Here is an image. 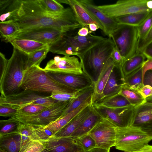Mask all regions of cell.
<instances>
[{
    "label": "cell",
    "mask_w": 152,
    "mask_h": 152,
    "mask_svg": "<svg viewBox=\"0 0 152 152\" xmlns=\"http://www.w3.org/2000/svg\"><path fill=\"white\" fill-rule=\"evenodd\" d=\"M7 11L11 14L7 20H13L20 31L51 28L67 32L82 27L70 7L58 13H51L44 9L37 0H12L5 12Z\"/></svg>",
    "instance_id": "1"
},
{
    "label": "cell",
    "mask_w": 152,
    "mask_h": 152,
    "mask_svg": "<svg viewBox=\"0 0 152 152\" xmlns=\"http://www.w3.org/2000/svg\"><path fill=\"white\" fill-rule=\"evenodd\" d=\"M28 54L14 48L6 67L1 71V96L5 97L17 94L28 68Z\"/></svg>",
    "instance_id": "2"
},
{
    "label": "cell",
    "mask_w": 152,
    "mask_h": 152,
    "mask_svg": "<svg viewBox=\"0 0 152 152\" xmlns=\"http://www.w3.org/2000/svg\"><path fill=\"white\" fill-rule=\"evenodd\" d=\"M21 87L23 90H30L50 95L79 91L59 82L49 75L44 69L37 66L27 69Z\"/></svg>",
    "instance_id": "3"
},
{
    "label": "cell",
    "mask_w": 152,
    "mask_h": 152,
    "mask_svg": "<svg viewBox=\"0 0 152 152\" xmlns=\"http://www.w3.org/2000/svg\"><path fill=\"white\" fill-rule=\"evenodd\" d=\"M73 31L65 33L58 40L50 45V51L65 56H75L80 59L88 50L105 38L89 33L86 37L78 35Z\"/></svg>",
    "instance_id": "4"
},
{
    "label": "cell",
    "mask_w": 152,
    "mask_h": 152,
    "mask_svg": "<svg viewBox=\"0 0 152 152\" xmlns=\"http://www.w3.org/2000/svg\"><path fill=\"white\" fill-rule=\"evenodd\" d=\"M115 46L111 37L105 38L86 51L80 59L83 72L92 80L94 76L96 80Z\"/></svg>",
    "instance_id": "5"
},
{
    "label": "cell",
    "mask_w": 152,
    "mask_h": 152,
    "mask_svg": "<svg viewBox=\"0 0 152 152\" xmlns=\"http://www.w3.org/2000/svg\"><path fill=\"white\" fill-rule=\"evenodd\" d=\"M152 140L140 128L132 126L117 127L115 147L124 152H134L141 149Z\"/></svg>",
    "instance_id": "6"
},
{
    "label": "cell",
    "mask_w": 152,
    "mask_h": 152,
    "mask_svg": "<svg viewBox=\"0 0 152 152\" xmlns=\"http://www.w3.org/2000/svg\"><path fill=\"white\" fill-rule=\"evenodd\" d=\"M110 37L124 61L137 53L139 40L137 27L118 24Z\"/></svg>",
    "instance_id": "7"
},
{
    "label": "cell",
    "mask_w": 152,
    "mask_h": 152,
    "mask_svg": "<svg viewBox=\"0 0 152 152\" xmlns=\"http://www.w3.org/2000/svg\"><path fill=\"white\" fill-rule=\"evenodd\" d=\"M50 95L30 90H23L5 97L0 96V104L17 110L28 105L36 104L48 107L58 102Z\"/></svg>",
    "instance_id": "8"
},
{
    "label": "cell",
    "mask_w": 152,
    "mask_h": 152,
    "mask_svg": "<svg viewBox=\"0 0 152 152\" xmlns=\"http://www.w3.org/2000/svg\"><path fill=\"white\" fill-rule=\"evenodd\" d=\"M108 17L115 18L129 14L152 11V0H121L115 3L97 6Z\"/></svg>",
    "instance_id": "9"
},
{
    "label": "cell",
    "mask_w": 152,
    "mask_h": 152,
    "mask_svg": "<svg viewBox=\"0 0 152 152\" xmlns=\"http://www.w3.org/2000/svg\"><path fill=\"white\" fill-rule=\"evenodd\" d=\"M71 101H58L37 114L30 115H15L13 117L20 122L26 124L45 126L60 118Z\"/></svg>",
    "instance_id": "10"
},
{
    "label": "cell",
    "mask_w": 152,
    "mask_h": 152,
    "mask_svg": "<svg viewBox=\"0 0 152 152\" xmlns=\"http://www.w3.org/2000/svg\"><path fill=\"white\" fill-rule=\"evenodd\" d=\"M116 126L108 119L102 118L88 133L96 143V148L110 149L115 146Z\"/></svg>",
    "instance_id": "11"
},
{
    "label": "cell",
    "mask_w": 152,
    "mask_h": 152,
    "mask_svg": "<svg viewBox=\"0 0 152 152\" xmlns=\"http://www.w3.org/2000/svg\"><path fill=\"white\" fill-rule=\"evenodd\" d=\"M66 33L54 28H34L20 31L4 41L10 39H25L50 45L57 41Z\"/></svg>",
    "instance_id": "12"
},
{
    "label": "cell",
    "mask_w": 152,
    "mask_h": 152,
    "mask_svg": "<svg viewBox=\"0 0 152 152\" xmlns=\"http://www.w3.org/2000/svg\"><path fill=\"white\" fill-rule=\"evenodd\" d=\"M47 71L76 74L84 73L81 64L75 56H55L49 61L44 68Z\"/></svg>",
    "instance_id": "13"
},
{
    "label": "cell",
    "mask_w": 152,
    "mask_h": 152,
    "mask_svg": "<svg viewBox=\"0 0 152 152\" xmlns=\"http://www.w3.org/2000/svg\"><path fill=\"white\" fill-rule=\"evenodd\" d=\"M78 1L96 21L99 28L105 35L110 37L118 26L115 19L106 15L93 4L92 1Z\"/></svg>",
    "instance_id": "14"
},
{
    "label": "cell",
    "mask_w": 152,
    "mask_h": 152,
    "mask_svg": "<svg viewBox=\"0 0 152 152\" xmlns=\"http://www.w3.org/2000/svg\"><path fill=\"white\" fill-rule=\"evenodd\" d=\"M94 107L102 117L108 119L117 127H125L131 126L135 107L130 105L115 110Z\"/></svg>",
    "instance_id": "15"
},
{
    "label": "cell",
    "mask_w": 152,
    "mask_h": 152,
    "mask_svg": "<svg viewBox=\"0 0 152 152\" xmlns=\"http://www.w3.org/2000/svg\"><path fill=\"white\" fill-rule=\"evenodd\" d=\"M47 72L58 81L77 90L85 89L93 84L92 79L84 72L76 74Z\"/></svg>",
    "instance_id": "16"
},
{
    "label": "cell",
    "mask_w": 152,
    "mask_h": 152,
    "mask_svg": "<svg viewBox=\"0 0 152 152\" xmlns=\"http://www.w3.org/2000/svg\"><path fill=\"white\" fill-rule=\"evenodd\" d=\"M49 152H84L75 139L70 137H57L52 135L41 142Z\"/></svg>",
    "instance_id": "17"
},
{
    "label": "cell",
    "mask_w": 152,
    "mask_h": 152,
    "mask_svg": "<svg viewBox=\"0 0 152 152\" xmlns=\"http://www.w3.org/2000/svg\"><path fill=\"white\" fill-rule=\"evenodd\" d=\"M115 68L114 61L110 57L105 63L96 80L93 82V104L99 99L110 75Z\"/></svg>",
    "instance_id": "18"
},
{
    "label": "cell",
    "mask_w": 152,
    "mask_h": 152,
    "mask_svg": "<svg viewBox=\"0 0 152 152\" xmlns=\"http://www.w3.org/2000/svg\"><path fill=\"white\" fill-rule=\"evenodd\" d=\"M92 95L80 106L64 116L45 126L54 135L66 125L77 115L87 107L93 104Z\"/></svg>",
    "instance_id": "19"
},
{
    "label": "cell",
    "mask_w": 152,
    "mask_h": 152,
    "mask_svg": "<svg viewBox=\"0 0 152 152\" xmlns=\"http://www.w3.org/2000/svg\"><path fill=\"white\" fill-rule=\"evenodd\" d=\"M93 108V104L86 107L66 125L53 135L57 137H69L90 114Z\"/></svg>",
    "instance_id": "20"
},
{
    "label": "cell",
    "mask_w": 152,
    "mask_h": 152,
    "mask_svg": "<svg viewBox=\"0 0 152 152\" xmlns=\"http://www.w3.org/2000/svg\"><path fill=\"white\" fill-rule=\"evenodd\" d=\"M57 1L60 3H64L70 6L74 13L76 20L82 27H86L89 29L88 25L91 23H95L98 25L96 21L89 15L78 0Z\"/></svg>",
    "instance_id": "21"
},
{
    "label": "cell",
    "mask_w": 152,
    "mask_h": 152,
    "mask_svg": "<svg viewBox=\"0 0 152 152\" xmlns=\"http://www.w3.org/2000/svg\"><path fill=\"white\" fill-rule=\"evenodd\" d=\"M152 122V105L143 103L135 107L131 126L141 128Z\"/></svg>",
    "instance_id": "22"
},
{
    "label": "cell",
    "mask_w": 152,
    "mask_h": 152,
    "mask_svg": "<svg viewBox=\"0 0 152 152\" xmlns=\"http://www.w3.org/2000/svg\"><path fill=\"white\" fill-rule=\"evenodd\" d=\"M102 118L93 106V110L90 114L69 137L76 139L88 133Z\"/></svg>",
    "instance_id": "23"
},
{
    "label": "cell",
    "mask_w": 152,
    "mask_h": 152,
    "mask_svg": "<svg viewBox=\"0 0 152 152\" xmlns=\"http://www.w3.org/2000/svg\"><path fill=\"white\" fill-rule=\"evenodd\" d=\"M5 42L10 43L14 48L28 54L49 45L25 39H10Z\"/></svg>",
    "instance_id": "24"
},
{
    "label": "cell",
    "mask_w": 152,
    "mask_h": 152,
    "mask_svg": "<svg viewBox=\"0 0 152 152\" xmlns=\"http://www.w3.org/2000/svg\"><path fill=\"white\" fill-rule=\"evenodd\" d=\"M21 146V136L18 131L0 135V148L7 152H19Z\"/></svg>",
    "instance_id": "25"
},
{
    "label": "cell",
    "mask_w": 152,
    "mask_h": 152,
    "mask_svg": "<svg viewBox=\"0 0 152 152\" xmlns=\"http://www.w3.org/2000/svg\"><path fill=\"white\" fill-rule=\"evenodd\" d=\"M93 105L94 107H102L113 110L132 105L125 97L119 94L98 101Z\"/></svg>",
    "instance_id": "26"
},
{
    "label": "cell",
    "mask_w": 152,
    "mask_h": 152,
    "mask_svg": "<svg viewBox=\"0 0 152 152\" xmlns=\"http://www.w3.org/2000/svg\"><path fill=\"white\" fill-rule=\"evenodd\" d=\"M145 57L142 53H137L124 62L120 71L125 77L137 70L145 61Z\"/></svg>",
    "instance_id": "27"
},
{
    "label": "cell",
    "mask_w": 152,
    "mask_h": 152,
    "mask_svg": "<svg viewBox=\"0 0 152 152\" xmlns=\"http://www.w3.org/2000/svg\"><path fill=\"white\" fill-rule=\"evenodd\" d=\"M151 12L132 13L115 18L114 19L118 24L125 25L137 27L144 22Z\"/></svg>",
    "instance_id": "28"
},
{
    "label": "cell",
    "mask_w": 152,
    "mask_h": 152,
    "mask_svg": "<svg viewBox=\"0 0 152 152\" xmlns=\"http://www.w3.org/2000/svg\"><path fill=\"white\" fill-rule=\"evenodd\" d=\"M143 86L142 66L124 77L122 87H126L139 92Z\"/></svg>",
    "instance_id": "29"
},
{
    "label": "cell",
    "mask_w": 152,
    "mask_h": 152,
    "mask_svg": "<svg viewBox=\"0 0 152 152\" xmlns=\"http://www.w3.org/2000/svg\"><path fill=\"white\" fill-rule=\"evenodd\" d=\"M94 93V85L84 89L77 97L72 100L64 111L61 117L80 106L93 95Z\"/></svg>",
    "instance_id": "30"
},
{
    "label": "cell",
    "mask_w": 152,
    "mask_h": 152,
    "mask_svg": "<svg viewBox=\"0 0 152 152\" xmlns=\"http://www.w3.org/2000/svg\"><path fill=\"white\" fill-rule=\"evenodd\" d=\"M122 84L118 83L116 75L113 71L104 87L99 99L97 102L118 94Z\"/></svg>",
    "instance_id": "31"
},
{
    "label": "cell",
    "mask_w": 152,
    "mask_h": 152,
    "mask_svg": "<svg viewBox=\"0 0 152 152\" xmlns=\"http://www.w3.org/2000/svg\"><path fill=\"white\" fill-rule=\"evenodd\" d=\"M118 94L125 97L131 105L135 107L144 102L145 99L136 90L122 87Z\"/></svg>",
    "instance_id": "32"
},
{
    "label": "cell",
    "mask_w": 152,
    "mask_h": 152,
    "mask_svg": "<svg viewBox=\"0 0 152 152\" xmlns=\"http://www.w3.org/2000/svg\"><path fill=\"white\" fill-rule=\"evenodd\" d=\"M20 31L18 26L12 20L0 22V33L3 40L4 41Z\"/></svg>",
    "instance_id": "33"
},
{
    "label": "cell",
    "mask_w": 152,
    "mask_h": 152,
    "mask_svg": "<svg viewBox=\"0 0 152 152\" xmlns=\"http://www.w3.org/2000/svg\"><path fill=\"white\" fill-rule=\"evenodd\" d=\"M50 51V45L28 54V68L33 66H40L41 62Z\"/></svg>",
    "instance_id": "34"
},
{
    "label": "cell",
    "mask_w": 152,
    "mask_h": 152,
    "mask_svg": "<svg viewBox=\"0 0 152 152\" xmlns=\"http://www.w3.org/2000/svg\"><path fill=\"white\" fill-rule=\"evenodd\" d=\"M20 122L14 117L0 121V135L18 132Z\"/></svg>",
    "instance_id": "35"
},
{
    "label": "cell",
    "mask_w": 152,
    "mask_h": 152,
    "mask_svg": "<svg viewBox=\"0 0 152 152\" xmlns=\"http://www.w3.org/2000/svg\"><path fill=\"white\" fill-rule=\"evenodd\" d=\"M18 131L21 135V146L31 140H33L34 132V126L26 124L20 122Z\"/></svg>",
    "instance_id": "36"
},
{
    "label": "cell",
    "mask_w": 152,
    "mask_h": 152,
    "mask_svg": "<svg viewBox=\"0 0 152 152\" xmlns=\"http://www.w3.org/2000/svg\"><path fill=\"white\" fill-rule=\"evenodd\" d=\"M37 0L39 4L44 9L51 13H58L65 9L64 6L56 0Z\"/></svg>",
    "instance_id": "37"
},
{
    "label": "cell",
    "mask_w": 152,
    "mask_h": 152,
    "mask_svg": "<svg viewBox=\"0 0 152 152\" xmlns=\"http://www.w3.org/2000/svg\"><path fill=\"white\" fill-rule=\"evenodd\" d=\"M48 108L45 106L41 105L36 104H31L18 110V112L15 115H34L39 113Z\"/></svg>",
    "instance_id": "38"
},
{
    "label": "cell",
    "mask_w": 152,
    "mask_h": 152,
    "mask_svg": "<svg viewBox=\"0 0 152 152\" xmlns=\"http://www.w3.org/2000/svg\"><path fill=\"white\" fill-rule=\"evenodd\" d=\"M152 27V11L144 22L137 27L139 35V44L145 38Z\"/></svg>",
    "instance_id": "39"
},
{
    "label": "cell",
    "mask_w": 152,
    "mask_h": 152,
    "mask_svg": "<svg viewBox=\"0 0 152 152\" xmlns=\"http://www.w3.org/2000/svg\"><path fill=\"white\" fill-rule=\"evenodd\" d=\"M76 143L82 147L85 151H89L96 148V143L89 133L75 139Z\"/></svg>",
    "instance_id": "40"
},
{
    "label": "cell",
    "mask_w": 152,
    "mask_h": 152,
    "mask_svg": "<svg viewBox=\"0 0 152 152\" xmlns=\"http://www.w3.org/2000/svg\"><path fill=\"white\" fill-rule=\"evenodd\" d=\"M45 148L41 142L31 140L21 147L19 152H40Z\"/></svg>",
    "instance_id": "41"
},
{
    "label": "cell",
    "mask_w": 152,
    "mask_h": 152,
    "mask_svg": "<svg viewBox=\"0 0 152 152\" xmlns=\"http://www.w3.org/2000/svg\"><path fill=\"white\" fill-rule=\"evenodd\" d=\"M34 140L41 142L53 135V133L45 126H34Z\"/></svg>",
    "instance_id": "42"
},
{
    "label": "cell",
    "mask_w": 152,
    "mask_h": 152,
    "mask_svg": "<svg viewBox=\"0 0 152 152\" xmlns=\"http://www.w3.org/2000/svg\"><path fill=\"white\" fill-rule=\"evenodd\" d=\"M85 89L80 90L73 93H63L53 94L50 95V96L58 101H70L77 97Z\"/></svg>",
    "instance_id": "43"
},
{
    "label": "cell",
    "mask_w": 152,
    "mask_h": 152,
    "mask_svg": "<svg viewBox=\"0 0 152 152\" xmlns=\"http://www.w3.org/2000/svg\"><path fill=\"white\" fill-rule=\"evenodd\" d=\"M110 57L113 59L114 61L115 67L121 70L124 61L120 53L115 46L112 52Z\"/></svg>",
    "instance_id": "44"
},
{
    "label": "cell",
    "mask_w": 152,
    "mask_h": 152,
    "mask_svg": "<svg viewBox=\"0 0 152 152\" xmlns=\"http://www.w3.org/2000/svg\"><path fill=\"white\" fill-rule=\"evenodd\" d=\"M17 112V109L0 104L1 116L4 117H13Z\"/></svg>",
    "instance_id": "45"
},
{
    "label": "cell",
    "mask_w": 152,
    "mask_h": 152,
    "mask_svg": "<svg viewBox=\"0 0 152 152\" xmlns=\"http://www.w3.org/2000/svg\"><path fill=\"white\" fill-rule=\"evenodd\" d=\"M152 42V27L144 39L139 44L137 53H142L145 48Z\"/></svg>",
    "instance_id": "46"
},
{
    "label": "cell",
    "mask_w": 152,
    "mask_h": 152,
    "mask_svg": "<svg viewBox=\"0 0 152 152\" xmlns=\"http://www.w3.org/2000/svg\"><path fill=\"white\" fill-rule=\"evenodd\" d=\"M144 86L148 85L152 87V70H148L145 73L143 80Z\"/></svg>",
    "instance_id": "47"
},
{
    "label": "cell",
    "mask_w": 152,
    "mask_h": 152,
    "mask_svg": "<svg viewBox=\"0 0 152 152\" xmlns=\"http://www.w3.org/2000/svg\"><path fill=\"white\" fill-rule=\"evenodd\" d=\"M139 92L145 99L152 94V87L148 85L144 86Z\"/></svg>",
    "instance_id": "48"
},
{
    "label": "cell",
    "mask_w": 152,
    "mask_h": 152,
    "mask_svg": "<svg viewBox=\"0 0 152 152\" xmlns=\"http://www.w3.org/2000/svg\"><path fill=\"white\" fill-rule=\"evenodd\" d=\"M143 80L145 72L148 70H152V59H147L142 65Z\"/></svg>",
    "instance_id": "49"
},
{
    "label": "cell",
    "mask_w": 152,
    "mask_h": 152,
    "mask_svg": "<svg viewBox=\"0 0 152 152\" xmlns=\"http://www.w3.org/2000/svg\"><path fill=\"white\" fill-rule=\"evenodd\" d=\"M12 0H0V12L1 15L5 12L10 4Z\"/></svg>",
    "instance_id": "50"
},
{
    "label": "cell",
    "mask_w": 152,
    "mask_h": 152,
    "mask_svg": "<svg viewBox=\"0 0 152 152\" xmlns=\"http://www.w3.org/2000/svg\"><path fill=\"white\" fill-rule=\"evenodd\" d=\"M142 53L147 59H152V42L145 48Z\"/></svg>",
    "instance_id": "51"
},
{
    "label": "cell",
    "mask_w": 152,
    "mask_h": 152,
    "mask_svg": "<svg viewBox=\"0 0 152 152\" xmlns=\"http://www.w3.org/2000/svg\"><path fill=\"white\" fill-rule=\"evenodd\" d=\"M140 129L152 139V122L145 125Z\"/></svg>",
    "instance_id": "52"
},
{
    "label": "cell",
    "mask_w": 152,
    "mask_h": 152,
    "mask_svg": "<svg viewBox=\"0 0 152 152\" xmlns=\"http://www.w3.org/2000/svg\"><path fill=\"white\" fill-rule=\"evenodd\" d=\"M92 31L89 30V29L86 27H83L79 29L77 31L78 35L82 37H86Z\"/></svg>",
    "instance_id": "53"
},
{
    "label": "cell",
    "mask_w": 152,
    "mask_h": 152,
    "mask_svg": "<svg viewBox=\"0 0 152 152\" xmlns=\"http://www.w3.org/2000/svg\"><path fill=\"white\" fill-rule=\"evenodd\" d=\"M11 15V12L9 11L6 12L1 14L0 16V22H3L7 20Z\"/></svg>",
    "instance_id": "54"
},
{
    "label": "cell",
    "mask_w": 152,
    "mask_h": 152,
    "mask_svg": "<svg viewBox=\"0 0 152 152\" xmlns=\"http://www.w3.org/2000/svg\"><path fill=\"white\" fill-rule=\"evenodd\" d=\"M134 152H152V145L148 144L139 150Z\"/></svg>",
    "instance_id": "55"
},
{
    "label": "cell",
    "mask_w": 152,
    "mask_h": 152,
    "mask_svg": "<svg viewBox=\"0 0 152 152\" xmlns=\"http://www.w3.org/2000/svg\"><path fill=\"white\" fill-rule=\"evenodd\" d=\"M89 151L90 152H110V149L95 148Z\"/></svg>",
    "instance_id": "56"
},
{
    "label": "cell",
    "mask_w": 152,
    "mask_h": 152,
    "mask_svg": "<svg viewBox=\"0 0 152 152\" xmlns=\"http://www.w3.org/2000/svg\"><path fill=\"white\" fill-rule=\"evenodd\" d=\"M89 29L91 31H95L99 28L98 26L95 23H91L88 25Z\"/></svg>",
    "instance_id": "57"
},
{
    "label": "cell",
    "mask_w": 152,
    "mask_h": 152,
    "mask_svg": "<svg viewBox=\"0 0 152 152\" xmlns=\"http://www.w3.org/2000/svg\"><path fill=\"white\" fill-rule=\"evenodd\" d=\"M144 103L152 105V94L145 99Z\"/></svg>",
    "instance_id": "58"
},
{
    "label": "cell",
    "mask_w": 152,
    "mask_h": 152,
    "mask_svg": "<svg viewBox=\"0 0 152 152\" xmlns=\"http://www.w3.org/2000/svg\"><path fill=\"white\" fill-rule=\"evenodd\" d=\"M0 152H7V151L5 149L0 148Z\"/></svg>",
    "instance_id": "59"
},
{
    "label": "cell",
    "mask_w": 152,
    "mask_h": 152,
    "mask_svg": "<svg viewBox=\"0 0 152 152\" xmlns=\"http://www.w3.org/2000/svg\"><path fill=\"white\" fill-rule=\"evenodd\" d=\"M40 152H49V151L45 148L43 150Z\"/></svg>",
    "instance_id": "60"
},
{
    "label": "cell",
    "mask_w": 152,
    "mask_h": 152,
    "mask_svg": "<svg viewBox=\"0 0 152 152\" xmlns=\"http://www.w3.org/2000/svg\"><path fill=\"white\" fill-rule=\"evenodd\" d=\"M84 152H90V151H85Z\"/></svg>",
    "instance_id": "61"
}]
</instances>
